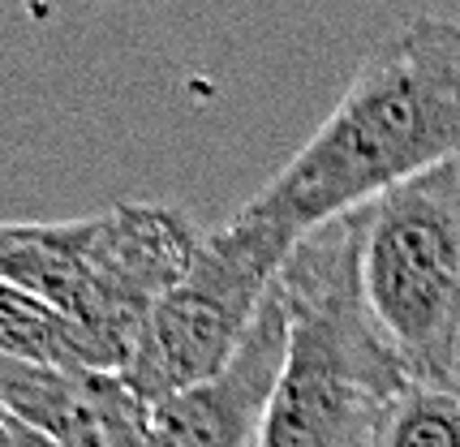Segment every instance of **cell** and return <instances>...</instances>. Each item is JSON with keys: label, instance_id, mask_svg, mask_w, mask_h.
I'll return each mask as SVG.
<instances>
[{"label": "cell", "instance_id": "cell-1", "mask_svg": "<svg viewBox=\"0 0 460 447\" xmlns=\"http://www.w3.org/2000/svg\"><path fill=\"white\" fill-rule=\"evenodd\" d=\"M443 163H460V22L418 13L361 57L327 121L245 206L305 237Z\"/></svg>", "mask_w": 460, "mask_h": 447}, {"label": "cell", "instance_id": "cell-2", "mask_svg": "<svg viewBox=\"0 0 460 447\" xmlns=\"http://www.w3.org/2000/svg\"><path fill=\"white\" fill-rule=\"evenodd\" d=\"M276 288L288 348L259 447H375L387 405L418 379L366 305L358 211L305 232Z\"/></svg>", "mask_w": 460, "mask_h": 447}, {"label": "cell", "instance_id": "cell-3", "mask_svg": "<svg viewBox=\"0 0 460 447\" xmlns=\"http://www.w3.org/2000/svg\"><path fill=\"white\" fill-rule=\"evenodd\" d=\"M199 241L190 215L164 203H117L82 220H0V280L74 319L125 370Z\"/></svg>", "mask_w": 460, "mask_h": 447}, {"label": "cell", "instance_id": "cell-4", "mask_svg": "<svg viewBox=\"0 0 460 447\" xmlns=\"http://www.w3.org/2000/svg\"><path fill=\"white\" fill-rule=\"evenodd\" d=\"M361 293L418 383L460 379V163L358 211Z\"/></svg>", "mask_w": 460, "mask_h": 447}, {"label": "cell", "instance_id": "cell-5", "mask_svg": "<svg viewBox=\"0 0 460 447\" xmlns=\"http://www.w3.org/2000/svg\"><path fill=\"white\" fill-rule=\"evenodd\" d=\"M297 241L301 237L254 215L250 206L207 232L190 271L151 310L125 379L151 405H160L224 374L250 340Z\"/></svg>", "mask_w": 460, "mask_h": 447}, {"label": "cell", "instance_id": "cell-6", "mask_svg": "<svg viewBox=\"0 0 460 447\" xmlns=\"http://www.w3.org/2000/svg\"><path fill=\"white\" fill-rule=\"evenodd\" d=\"M155 405L125 370L0 357V417L57 447H146Z\"/></svg>", "mask_w": 460, "mask_h": 447}, {"label": "cell", "instance_id": "cell-7", "mask_svg": "<svg viewBox=\"0 0 460 447\" xmlns=\"http://www.w3.org/2000/svg\"><path fill=\"white\" fill-rule=\"evenodd\" d=\"M284 348H288V310L280 288H271L233 366L211 383L177 391L155 405L146 447H259L262 417L284 366Z\"/></svg>", "mask_w": 460, "mask_h": 447}, {"label": "cell", "instance_id": "cell-8", "mask_svg": "<svg viewBox=\"0 0 460 447\" xmlns=\"http://www.w3.org/2000/svg\"><path fill=\"white\" fill-rule=\"evenodd\" d=\"M0 357L40 366L117 370L91 331H82L74 319H65L60 310L9 280H0Z\"/></svg>", "mask_w": 460, "mask_h": 447}, {"label": "cell", "instance_id": "cell-9", "mask_svg": "<svg viewBox=\"0 0 460 447\" xmlns=\"http://www.w3.org/2000/svg\"><path fill=\"white\" fill-rule=\"evenodd\" d=\"M375 447H460V379L409 383L383 413Z\"/></svg>", "mask_w": 460, "mask_h": 447}, {"label": "cell", "instance_id": "cell-10", "mask_svg": "<svg viewBox=\"0 0 460 447\" xmlns=\"http://www.w3.org/2000/svg\"><path fill=\"white\" fill-rule=\"evenodd\" d=\"M9 422V417H4ZM9 430H13V443L18 447H57V443H48V439H40V434H31V430H22L18 422H9Z\"/></svg>", "mask_w": 460, "mask_h": 447}, {"label": "cell", "instance_id": "cell-11", "mask_svg": "<svg viewBox=\"0 0 460 447\" xmlns=\"http://www.w3.org/2000/svg\"><path fill=\"white\" fill-rule=\"evenodd\" d=\"M0 447H18V443H13V430H9V422H4V417H0Z\"/></svg>", "mask_w": 460, "mask_h": 447}]
</instances>
